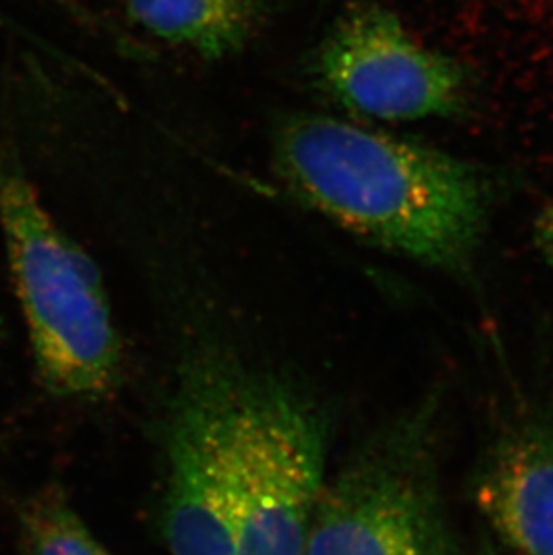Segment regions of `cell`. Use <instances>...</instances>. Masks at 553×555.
Returning a JSON list of instances; mask_svg holds the SVG:
<instances>
[{
  "mask_svg": "<svg viewBox=\"0 0 553 555\" xmlns=\"http://www.w3.org/2000/svg\"><path fill=\"white\" fill-rule=\"evenodd\" d=\"M0 231L43 387L57 398H105L119 383L123 341L100 268L49 215L4 146Z\"/></svg>",
  "mask_w": 553,
  "mask_h": 555,
  "instance_id": "obj_2",
  "label": "cell"
},
{
  "mask_svg": "<svg viewBox=\"0 0 553 555\" xmlns=\"http://www.w3.org/2000/svg\"><path fill=\"white\" fill-rule=\"evenodd\" d=\"M536 243L553 268V202L536 220Z\"/></svg>",
  "mask_w": 553,
  "mask_h": 555,
  "instance_id": "obj_9",
  "label": "cell"
},
{
  "mask_svg": "<svg viewBox=\"0 0 553 555\" xmlns=\"http://www.w3.org/2000/svg\"><path fill=\"white\" fill-rule=\"evenodd\" d=\"M314 68L334 101L377 121L449 116L465 98L460 68L377 4H358L342 15Z\"/></svg>",
  "mask_w": 553,
  "mask_h": 555,
  "instance_id": "obj_5",
  "label": "cell"
},
{
  "mask_svg": "<svg viewBox=\"0 0 553 555\" xmlns=\"http://www.w3.org/2000/svg\"><path fill=\"white\" fill-rule=\"evenodd\" d=\"M475 555H498L492 546H481L480 551L476 552Z\"/></svg>",
  "mask_w": 553,
  "mask_h": 555,
  "instance_id": "obj_10",
  "label": "cell"
},
{
  "mask_svg": "<svg viewBox=\"0 0 553 555\" xmlns=\"http://www.w3.org/2000/svg\"><path fill=\"white\" fill-rule=\"evenodd\" d=\"M327 423L273 374L234 371L230 464L234 555H304L325 480Z\"/></svg>",
  "mask_w": 553,
  "mask_h": 555,
  "instance_id": "obj_4",
  "label": "cell"
},
{
  "mask_svg": "<svg viewBox=\"0 0 553 555\" xmlns=\"http://www.w3.org/2000/svg\"><path fill=\"white\" fill-rule=\"evenodd\" d=\"M22 555H114L95 540L56 486L40 489L18 508Z\"/></svg>",
  "mask_w": 553,
  "mask_h": 555,
  "instance_id": "obj_8",
  "label": "cell"
},
{
  "mask_svg": "<svg viewBox=\"0 0 553 555\" xmlns=\"http://www.w3.org/2000/svg\"><path fill=\"white\" fill-rule=\"evenodd\" d=\"M275 164L345 231L443 272L473 270L489 193L464 160L336 117L298 116L276 131Z\"/></svg>",
  "mask_w": 553,
  "mask_h": 555,
  "instance_id": "obj_1",
  "label": "cell"
},
{
  "mask_svg": "<svg viewBox=\"0 0 553 555\" xmlns=\"http://www.w3.org/2000/svg\"><path fill=\"white\" fill-rule=\"evenodd\" d=\"M437 417L439 398L429 393L325 478L304 555H451Z\"/></svg>",
  "mask_w": 553,
  "mask_h": 555,
  "instance_id": "obj_3",
  "label": "cell"
},
{
  "mask_svg": "<svg viewBox=\"0 0 553 555\" xmlns=\"http://www.w3.org/2000/svg\"><path fill=\"white\" fill-rule=\"evenodd\" d=\"M473 496L511 555H553V414L519 409L476 467Z\"/></svg>",
  "mask_w": 553,
  "mask_h": 555,
  "instance_id": "obj_6",
  "label": "cell"
},
{
  "mask_svg": "<svg viewBox=\"0 0 553 555\" xmlns=\"http://www.w3.org/2000/svg\"><path fill=\"white\" fill-rule=\"evenodd\" d=\"M137 26L204 59L245 48L265 15L262 0H126Z\"/></svg>",
  "mask_w": 553,
  "mask_h": 555,
  "instance_id": "obj_7",
  "label": "cell"
}]
</instances>
